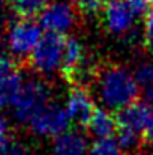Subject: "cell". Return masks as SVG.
<instances>
[{
    "instance_id": "cell-1",
    "label": "cell",
    "mask_w": 153,
    "mask_h": 155,
    "mask_svg": "<svg viewBox=\"0 0 153 155\" xmlns=\"http://www.w3.org/2000/svg\"><path fill=\"white\" fill-rule=\"evenodd\" d=\"M95 94L104 108L122 111L137 103L140 86L132 71L122 65H108L99 69L95 78Z\"/></svg>"
},
{
    "instance_id": "cell-2",
    "label": "cell",
    "mask_w": 153,
    "mask_h": 155,
    "mask_svg": "<svg viewBox=\"0 0 153 155\" xmlns=\"http://www.w3.org/2000/svg\"><path fill=\"white\" fill-rule=\"evenodd\" d=\"M51 103V87L42 78L24 80L14 105L12 116L20 124H29L36 113H39L47 104Z\"/></svg>"
},
{
    "instance_id": "cell-3",
    "label": "cell",
    "mask_w": 153,
    "mask_h": 155,
    "mask_svg": "<svg viewBox=\"0 0 153 155\" xmlns=\"http://www.w3.org/2000/svg\"><path fill=\"white\" fill-rule=\"evenodd\" d=\"M42 36L44 30L39 23L33 21L32 18H18L9 24L5 41L11 56L17 59H30Z\"/></svg>"
},
{
    "instance_id": "cell-4",
    "label": "cell",
    "mask_w": 153,
    "mask_h": 155,
    "mask_svg": "<svg viewBox=\"0 0 153 155\" xmlns=\"http://www.w3.org/2000/svg\"><path fill=\"white\" fill-rule=\"evenodd\" d=\"M65 44H66L65 36L45 33L30 56L32 68L44 77H50L57 72H62L63 59H65Z\"/></svg>"
},
{
    "instance_id": "cell-5",
    "label": "cell",
    "mask_w": 153,
    "mask_h": 155,
    "mask_svg": "<svg viewBox=\"0 0 153 155\" xmlns=\"http://www.w3.org/2000/svg\"><path fill=\"white\" fill-rule=\"evenodd\" d=\"M71 119L62 104H47L27 124L30 133L39 139H56L69 130Z\"/></svg>"
},
{
    "instance_id": "cell-6",
    "label": "cell",
    "mask_w": 153,
    "mask_h": 155,
    "mask_svg": "<svg viewBox=\"0 0 153 155\" xmlns=\"http://www.w3.org/2000/svg\"><path fill=\"white\" fill-rule=\"evenodd\" d=\"M39 24L45 33L65 36L77 24L75 6L66 0H53L41 12Z\"/></svg>"
},
{
    "instance_id": "cell-7",
    "label": "cell",
    "mask_w": 153,
    "mask_h": 155,
    "mask_svg": "<svg viewBox=\"0 0 153 155\" xmlns=\"http://www.w3.org/2000/svg\"><path fill=\"white\" fill-rule=\"evenodd\" d=\"M101 11L104 29L113 36H126L137 24V14L125 0H108Z\"/></svg>"
},
{
    "instance_id": "cell-8",
    "label": "cell",
    "mask_w": 153,
    "mask_h": 155,
    "mask_svg": "<svg viewBox=\"0 0 153 155\" xmlns=\"http://www.w3.org/2000/svg\"><path fill=\"white\" fill-rule=\"evenodd\" d=\"M24 80L15 60L11 56L0 54V111L12 108Z\"/></svg>"
},
{
    "instance_id": "cell-9",
    "label": "cell",
    "mask_w": 153,
    "mask_h": 155,
    "mask_svg": "<svg viewBox=\"0 0 153 155\" xmlns=\"http://www.w3.org/2000/svg\"><path fill=\"white\" fill-rule=\"evenodd\" d=\"M63 107L71 122L80 127H87L93 111L96 110L93 97L86 87H81V86H74L69 89V92L66 94Z\"/></svg>"
},
{
    "instance_id": "cell-10",
    "label": "cell",
    "mask_w": 153,
    "mask_h": 155,
    "mask_svg": "<svg viewBox=\"0 0 153 155\" xmlns=\"http://www.w3.org/2000/svg\"><path fill=\"white\" fill-rule=\"evenodd\" d=\"M153 120V110L147 103H134L123 108L117 114L119 128L134 131L137 134L144 133Z\"/></svg>"
},
{
    "instance_id": "cell-11",
    "label": "cell",
    "mask_w": 153,
    "mask_h": 155,
    "mask_svg": "<svg viewBox=\"0 0 153 155\" xmlns=\"http://www.w3.org/2000/svg\"><path fill=\"white\" fill-rule=\"evenodd\" d=\"M90 143L78 130H68L53 140L51 155H89Z\"/></svg>"
},
{
    "instance_id": "cell-12",
    "label": "cell",
    "mask_w": 153,
    "mask_h": 155,
    "mask_svg": "<svg viewBox=\"0 0 153 155\" xmlns=\"http://www.w3.org/2000/svg\"><path fill=\"white\" fill-rule=\"evenodd\" d=\"M87 128L93 137L98 139H110L113 137L114 133H117L119 125H117V117L107 108L104 107H96L93 111Z\"/></svg>"
},
{
    "instance_id": "cell-13",
    "label": "cell",
    "mask_w": 153,
    "mask_h": 155,
    "mask_svg": "<svg viewBox=\"0 0 153 155\" xmlns=\"http://www.w3.org/2000/svg\"><path fill=\"white\" fill-rule=\"evenodd\" d=\"M6 3L20 18H33L41 15L50 0H6Z\"/></svg>"
},
{
    "instance_id": "cell-14",
    "label": "cell",
    "mask_w": 153,
    "mask_h": 155,
    "mask_svg": "<svg viewBox=\"0 0 153 155\" xmlns=\"http://www.w3.org/2000/svg\"><path fill=\"white\" fill-rule=\"evenodd\" d=\"M134 75L140 87H144L146 91L153 87V59L141 60L135 66Z\"/></svg>"
},
{
    "instance_id": "cell-15",
    "label": "cell",
    "mask_w": 153,
    "mask_h": 155,
    "mask_svg": "<svg viewBox=\"0 0 153 155\" xmlns=\"http://www.w3.org/2000/svg\"><path fill=\"white\" fill-rule=\"evenodd\" d=\"M125 152L120 149L114 137L110 139H98L90 145L89 155H123Z\"/></svg>"
},
{
    "instance_id": "cell-16",
    "label": "cell",
    "mask_w": 153,
    "mask_h": 155,
    "mask_svg": "<svg viewBox=\"0 0 153 155\" xmlns=\"http://www.w3.org/2000/svg\"><path fill=\"white\" fill-rule=\"evenodd\" d=\"M116 142H117V145L120 146V149L123 152H134L140 146L141 136L134 133V131L119 128L117 133H116Z\"/></svg>"
},
{
    "instance_id": "cell-17",
    "label": "cell",
    "mask_w": 153,
    "mask_h": 155,
    "mask_svg": "<svg viewBox=\"0 0 153 155\" xmlns=\"http://www.w3.org/2000/svg\"><path fill=\"white\" fill-rule=\"evenodd\" d=\"M74 3V6H77L81 12L86 14H95L99 9H102V6L108 2V0H71Z\"/></svg>"
},
{
    "instance_id": "cell-18",
    "label": "cell",
    "mask_w": 153,
    "mask_h": 155,
    "mask_svg": "<svg viewBox=\"0 0 153 155\" xmlns=\"http://www.w3.org/2000/svg\"><path fill=\"white\" fill-rule=\"evenodd\" d=\"M0 155H35V152H33L32 148L27 146L26 143L18 142V140H14L12 143H9V145L0 152Z\"/></svg>"
},
{
    "instance_id": "cell-19",
    "label": "cell",
    "mask_w": 153,
    "mask_h": 155,
    "mask_svg": "<svg viewBox=\"0 0 153 155\" xmlns=\"http://www.w3.org/2000/svg\"><path fill=\"white\" fill-rule=\"evenodd\" d=\"M143 41L149 51L153 53V11L146 15L144 24H143Z\"/></svg>"
},
{
    "instance_id": "cell-20",
    "label": "cell",
    "mask_w": 153,
    "mask_h": 155,
    "mask_svg": "<svg viewBox=\"0 0 153 155\" xmlns=\"http://www.w3.org/2000/svg\"><path fill=\"white\" fill-rule=\"evenodd\" d=\"M14 139H12V128H11V124L0 116V152L9 145L12 143Z\"/></svg>"
},
{
    "instance_id": "cell-21",
    "label": "cell",
    "mask_w": 153,
    "mask_h": 155,
    "mask_svg": "<svg viewBox=\"0 0 153 155\" xmlns=\"http://www.w3.org/2000/svg\"><path fill=\"white\" fill-rule=\"evenodd\" d=\"M132 9L134 12L138 15V14H149V9L152 6L153 0H125Z\"/></svg>"
},
{
    "instance_id": "cell-22",
    "label": "cell",
    "mask_w": 153,
    "mask_h": 155,
    "mask_svg": "<svg viewBox=\"0 0 153 155\" xmlns=\"http://www.w3.org/2000/svg\"><path fill=\"white\" fill-rule=\"evenodd\" d=\"M144 139H146V142L150 146H153V120H152V124L147 127V130L144 131Z\"/></svg>"
},
{
    "instance_id": "cell-23",
    "label": "cell",
    "mask_w": 153,
    "mask_h": 155,
    "mask_svg": "<svg viewBox=\"0 0 153 155\" xmlns=\"http://www.w3.org/2000/svg\"><path fill=\"white\" fill-rule=\"evenodd\" d=\"M146 103L149 104L153 110V87H150V89L146 91Z\"/></svg>"
},
{
    "instance_id": "cell-24",
    "label": "cell",
    "mask_w": 153,
    "mask_h": 155,
    "mask_svg": "<svg viewBox=\"0 0 153 155\" xmlns=\"http://www.w3.org/2000/svg\"><path fill=\"white\" fill-rule=\"evenodd\" d=\"M5 35H6V32H5V24H3V21L0 20V42H2V39H3Z\"/></svg>"
},
{
    "instance_id": "cell-25",
    "label": "cell",
    "mask_w": 153,
    "mask_h": 155,
    "mask_svg": "<svg viewBox=\"0 0 153 155\" xmlns=\"http://www.w3.org/2000/svg\"><path fill=\"white\" fill-rule=\"evenodd\" d=\"M5 3H6V0H0V12H2V9L5 8Z\"/></svg>"
}]
</instances>
